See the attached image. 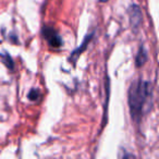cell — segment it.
Masks as SVG:
<instances>
[{"mask_svg": "<svg viewBox=\"0 0 159 159\" xmlns=\"http://www.w3.org/2000/svg\"><path fill=\"white\" fill-rule=\"evenodd\" d=\"M39 96H40V93L37 89H32L31 91H30L29 95H27V98H29L30 100H32V102H35V100H37L38 98H39Z\"/></svg>", "mask_w": 159, "mask_h": 159, "instance_id": "cell-7", "label": "cell"}, {"mask_svg": "<svg viewBox=\"0 0 159 159\" xmlns=\"http://www.w3.org/2000/svg\"><path fill=\"white\" fill-rule=\"evenodd\" d=\"M43 37L45 38L49 46L55 47V48H59L63 45V40L60 37V35L58 34V32L56 31L53 27L50 26H44L42 30Z\"/></svg>", "mask_w": 159, "mask_h": 159, "instance_id": "cell-2", "label": "cell"}, {"mask_svg": "<svg viewBox=\"0 0 159 159\" xmlns=\"http://www.w3.org/2000/svg\"><path fill=\"white\" fill-rule=\"evenodd\" d=\"M100 2H107V1H108V0H99Z\"/></svg>", "mask_w": 159, "mask_h": 159, "instance_id": "cell-8", "label": "cell"}, {"mask_svg": "<svg viewBox=\"0 0 159 159\" xmlns=\"http://www.w3.org/2000/svg\"><path fill=\"white\" fill-rule=\"evenodd\" d=\"M129 14V20H130V24L134 31H137L139 27L142 24V19H143V14H142V10L139 6L137 5H131L128 9Z\"/></svg>", "mask_w": 159, "mask_h": 159, "instance_id": "cell-3", "label": "cell"}, {"mask_svg": "<svg viewBox=\"0 0 159 159\" xmlns=\"http://www.w3.org/2000/svg\"><path fill=\"white\" fill-rule=\"evenodd\" d=\"M152 86L149 81L139 79L131 84L128 93V102L133 121H141L143 116L152 108Z\"/></svg>", "mask_w": 159, "mask_h": 159, "instance_id": "cell-1", "label": "cell"}, {"mask_svg": "<svg viewBox=\"0 0 159 159\" xmlns=\"http://www.w3.org/2000/svg\"><path fill=\"white\" fill-rule=\"evenodd\" d=\"M148 60V53L147 50L144 46H141L139 49V52H137L136 57H135V66L137 68H141L142 66L145 64V62Z\"/></svg>", "mask_w": 159, "mask_h": 159, "instance_id": "cell-5", "label": "cell"}, {"mask_svg": "<svg viewBox=\"0 0 159 159\" xmlns=\"http://www.w3.org/2000/svg\"><path fill=\"white\" fill-rule=\"evenodd\" d=\"M0 57H1V61H2V63L5 64L6 66H7L9 70L13 71L14 70V62H13V59L11 58V56L9 55V53H0Z\"/></svg>", "mask_w": 159, "mask_h": 159, "instance_id": "cell-6", "label": "cell"}, {"mask_svg": "<svg viewBox=\"0 0 159 159\" xmlns=\"http://www.w3.org/2000/svg\"><path fill=\"white\" fill-rule=\"evenodd\" d=\"M94 35H95V32H93V33H91V34H89V35L85 36V38H84V40H83L82 45H81L80 47H77L76 49H74V50H73L72 52H71L70 60L73 62V64H75V62L77 61V59H79L80 56H81V53H82L83 51H84L85 49L87 48V46H89V42H91V40L93 39Z\"/></svg>", "mask_w": 159, "mask_h": 159, "instance_id": "cell-4", "label": "cell"}]
</instances>
